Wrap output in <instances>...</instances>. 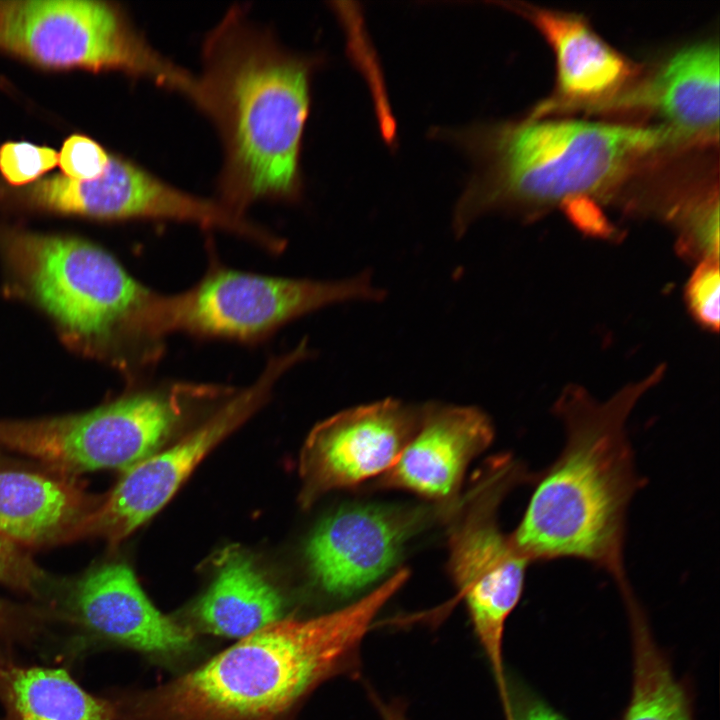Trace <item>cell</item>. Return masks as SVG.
Segmentation results:
<instances>
[{
	"label": "cell",
	"instance_id": "1",
	"mask_svg": "<svg viewBox=\"0 0 720 720\" xmlns=\"http://www.w3.org/2000/svg\"><path fill=\"white\" fill-rule=\"evenodd\" d=\"M311 57L281 46L271 32L231 8L209 32L194 104L223 146L222 205L245 216L258 201H295L310 109Z\"/></svg>",
	"mask_w": 720,
	"mask_h": 720
},
{
	"label": "cell",
	"instance_id": "2",
	"mask_svg": "<svg viewBox=\"0 0 720 720\" xmlns=\"http://www.w3.org/2000/svg\"><path fill=\"white\" fill-rule=\"evenodd\" d=\"M663 372L659 367L605 401L576 385L562 391L553 411L564 427L563 449L536 473L523 516L508 535L529 563L583 560L605 570L624 601L634 597L624 560L626 515L646 481L635 470L626 422Z\"/></svg>",
	"mask_w": 720,
	"mask_h": 720
},
{
	"label": "cell",
	"instance_id": "3",
	"mask_svg": "<svg viewBox=\"0 0 720 720\" xmlns=\"http://www.w3.org/2000/svg\"><path fill=\"white\" fill-rule=\"evenodd\" d=\"M409 577L399 570L360 599L317 617L281 619L161 689L154 720H271L322 681L354 672L376 616Z\"/></svg>",
	"mask_w": 720,
	"mask_h": 720
},
{
	"label": "cell",
	"instance_id": "4",
	"mask_svg": "<svg viewBox=\"0 0 720 720\" xmlns=\"http://www.w3.org/2000/svg\"><path fill=\"white\" fill-rule=\"evenodd\" d=\"M477 165L453 214L465 234L491 209L548 204L606 188L638 159L674 142L667 126H629L579 120L530 121L445 132Z\"/></svg>",
	"mask_w": 720,
	"mask_h": 720
},
{
	"label": "cell",
	"instance_id": "5",
	"mask_svg": "<svg viewBox=\"0 0 720 720\" xmlns=\"http://www.w3.org/2000/svg\"><path fill=\"white\" fill-rule=\"evenodd\" d=\"M384 297L368 272L343 280L261 275L212 264L191 288L154 292L139 321L144 340L162 348L172 332L199 338L257 342L288 322L324 307Z\"/></svg>",
	"mask_w": 720,
	"mask_h": 720
},
{
	"label": "cell",
	"instance_id": "6",
	"mask_svg": "<svg viewBox=\"0 0 720 720\" xmlns=\"http://www.w3.org/2000/svg\"><path fill=\"white\" fill-rule=\"evenodd\" d=\"M0 51L49 69L119 71L191 101L196 93V77L153 48L111 2L0 1Z\"/></svg>",
	"mask_w": 720,
	"mask_h": 720
},
{
	"label": "cell",
	"instance_id": "7",
	"mask_svg": "<svg viewBox=\"0 0 720 720\" xmlns=\"http://www.w3.org/2000/svg\"><path fill=\"white\" fill-rule=\"evenodd\" d=\"M535 476L511 454L492 457L470 493L456 504L449 528L448 570L467 606L503 708L509 704L503 660L505 625L521 598L530 563L501 531L498 510L513 488L533 483Z\"/></svg>",
	"mask_w": 720,
	"mask_h": 720
},
{
	"label": "cell",
	"instance_id": "8",
	"mask_svg": "<svg viewBox=\"0 0 720 720\" xmlns=\"http://www.w3.org/2000/svg\"><path fill=\"white\" fill-rule=\"evenodd\" d=\"M221 394L218 385L177 382L78 415L0 421V445L69 473L126 470L152 455L189 411Z\"/></svg>",
	"mask_w": 720,
	"mask_h": 720
},
{
	"label": "cell",
	"instance_id": "9",
	"mask_svg": "<svg viewBox=\"0 0 720 720\" xmlns=\"http://www.w3.org/2000/svg\"><path fill=\"white\" fill-rule=\"evenodd\" d=\"M9 243L33 294L63 327L89 339L134 341L148 364L137 330L154 291L80 239L16 233Z\"/></svg>",
	"mask_w": 720,
	"mask_h": 720
},
{
	"label": "cell",
	"instance_id": "10",
	"mask_svg": "<svg viewBox=\"0 0 720 720\" xmlns=\"http://www.w3.org/2000/svg\"><path fill=\"white\" fill-rule=\"evenodd\" d=\"M296 364L291 353L269 360L257 380L233 393L201 425L172 447L126 469L103 502L83 516L67 536L93 534L115 545L154 516L201 460L269 398L275 383Z\"/></svg>",
	"mask_w": 720,
	"mask_h": 720
},
{
	"label": "cell",
	"instance_id": "11",
	"mask_svg": "<svg viewBox=\"0 0 720 720\" xmlns=\"http://www.w3.org/2000/svg\"><path fill=\"white\" fill-rule=\"evenodd\" d=\"M20 199L49 211L102 219L168 220L234 233L238 217L220 202L180 190L147 169L111 154L90 180L53 175L20 188Z\"/></svg>",
	"mask_w": 720,
	"mask_h": 720
},
{
	"label": "cell",
	"instance_id": "12",
	"mask_svg": "<svg viewBox=\"0 0 720 720\" xmlns=\"http://www.w3.org/2000/svg\"><path fill=\"white\" fill-rule=\"evenodd\" d=\"M424 406L385 399L342 411L316 425L300 456V501L382 476L417 431Z\"/></svg>",
	"mask_w": 720,
	"mask_h": 720
},
{
	"label": "cell",
	"instance_id": "13",
	"mask_svg": "<svg viewBox=\"0 0 720 720\" xmlns=\"http://www.w3.org/2000/svg\"><path fill=\"white\" fill-rule=\"evenodd\" d=\"M434 514L422 506L343 507L326 517L307 543L311 575L327 593L351 596L387 574Z\"/></svg>",
	"mask_w": 720,
	"mask_h": 720
},
{
	"label": "cell",
	"instance_id": "14",
	"mask_svg": "<svg viewBox=\"0 0 720 720\" xmlns=\"http://www.w3.org/2000/svg\"><path fill=\"white\" fill-rule=\"evenodd\" d=\"M66 615L87 634L145 653L189 649L193 632L163 615L131 568L110 562L90 569L70 589Z\"/></svg>",
	"mask_w": 720,
	"mask_h": 720
},
{
	"label": "cell",
	"instance_id": "15",
	"mask_svg": "<svg viewBox=\"0 0 720 720\" xmlns=\"http://www.w3.org/2000/svg\"><path fill=\"white\" fill-rule=\"evenodd\" d=\"M493 438V425L478 408L424 405L417 431L379 486L454 504L468 465Z\"/></svg>",
	"mask_w": 720,
	"mask_h": 720
},
{
	"label": "cell",
	"instance_id": "16",
	"mask_svg": "<svg viewBox=\"0 0 720 720\" xmlns=\"http://www.w3.org/2000/svg\"><path fill=\"white\" fill-rule=\"evenodd\" d=\"M641 98L678 138L714 137L719 128V48L711 41L679 50L643 89Z\"/></svg>",
	"mask_w": 720,
	"mask_h": 720
},
{
	"label": "cell",
	"instance_id": "17",
	"mask_svg": "<svg viewBox=\"0 0 720 720\" xmlns=\"http://www.w3.org/2000/svg\"><path fill=\"white\" fill-rule=\"evenodd\" d=\"M194 608L206 632L243 639L282 619L283 599L245 554L229 551Z\"/></svg>",
	"mask_w": 720,
	"mask_h": 720
},
{
	"label": "cell",
	"instance_id": "18",
	"mask_svg": "<svg viewBox=\"0 0 720 720\" xmlns=\"http://www.w3.org/2000/svg\"><path fill=\"white\" fill-rule=\"evenodd\" d=\"M2 720H118L114 705L83 689L64 669L0 658Z\"/></svg>",
	"mask_w": 720,
	"mask_h": 720
},
{
	"label": "cell",
	"instance_id": "19",
	"mask_svg": "<svg viewBox=\"0 0 720 720\" xmlns=\"http://www.w3.org/2000/svg\"><path fill=\"white\" fill-rule=\"evenodd\" d=\"M557 59L559 87L573 97H592L615 88L629 74L623 57L580 17L531 9Z\"/></svg>",
	"mask_w": 720,
	"mask_h": 720
},
{
	"label": "cell",
	"instance_id": "20",
	"mask_svg": "<svg viewBox=\"0 0 720 720\" xmlns=\"http://www.w3.org/2000/svg\"><path fill=\"white\" fill-rule=\"evenodd\" d=\"M82 496L72 486L42 475L0 472V535L35 544L61 536L81 519Z\"/></svg>",
	"mask_w": 720,
	"mask_h": 720
},
{
	"label": "cell",
	"instance_id": "21",
	"mask_svg": "<svg viewBox=\"0 0 720 720\" xmlns=\"http://www.w3.org/2000/svg\"><path fill=\"white\" fill-rule=\"evenodd\" d=\"M632 635L631 697L622 720H693L686 690L658 648L639 605L627 609Z\"/></svg>",
	"mask_w": 720,
	"mask_h": 720
},
{
	"label": "cell",
	"instance_id": "22",
	"mask_svg": "<svg viewBox=\"0 0 720 720\" xmlns=\"http://www.w3.org/2000/svg\"><path fill=\"white\" fill-rule=\"evenodd\" d=\"M682 214V252L704 259L719 256V204L717 197H707L685 207Z\"/></svg>",
	"mask_w": 720,
	"mask_h": 720
},
{
	"label": "cell",
	"instance_id": "23",
	"mask_svg": "<svg viewBox=\"0 0 720 720\" xmlns=\"http://www.w3.org/2000/svg\"><path fill=\"white\" fill-rule=\"evenodd\" d=\"M58 163L51 147L25 141H9L0 146V173L12 186L33 183Z\"/></svg>",
	"mask_w": 720,
	"mask_h": 720
},
{
	"label": "cell",
	"instance_id": "24",
	"mask_svg": "<svg viewBox=\"0 0 720 720\" xmlns=\"http://www.w3.org/2000/svg\"><path fill=\"white\" fill-rule=\"evenodd\" d=\"M718 259H704L689 278L685 298L689 312L704 328H719V276Z\"/></svg>",
	"mask_w": 720,
	"mask_h": 720
},
{
	"label": "cell",
	"instance_id": "25",
	"mask_svg": "<svg viewBox=\"0 0 720 720\" xmlns=\"http://www.w3.org/2000/svg\"><path fill=\"white\" fill-rule=\"evenodd\" d=\"M111 154L90 137L73 134L63 142L58 153V163L65 177L90 180L103 173Z\"/></svg>",
	"mask_w": 720,
	"mask_h": 720
},
{
	"label": "cell",
	"instance_id": "26",
	"mask_svg": "<svg viewBox=\"0 0 720 720\" xmlns=\"http://www.w3.org/2000/svg\"><path fill=\"white\" fill-rule=\"evenodd\" d=\"M0 582L38 597L46 593L49 584L47 575L12 541L2 535H0Z\"/></svg>",
	"mask_w": 720,
	"mask_h": 720
},
{
	"label": "cell",
	"instance_id": "27",
	"mask_svg": "<svg viewBox=\"0 0 720 720\" xmlns=\"http://www.w3.org/2000/svg\"><path fill=\"white\" fill-rule=\"evenodd\" d=\"M510 709L505 720H566L540 697L517 689L515 694L509 691Z\"/></svg>",
	"mask_w": 720,
	"mask_h": 720
},
{
	"label": "cell",
	"instance_id": "28",
	"mask_svg": "<svg viewBox=\"0 0 720 720\" xmlns=\"http://www.w3.org/2000/svg\"><path fill=\"white\" fill-rule=\"evenodd\" d=\"M26 629L25 609L0 599V652L18 644Z\"/></svg>",
	"mask_w": 720,
	"mask_h": 720
},
{
	"label": "cell",
	"instance_id": "29",
	"mask_svg": "<svg viewBox=\"0 0 720 720\" xmlns=\"http://www.w3.org/2000/svg\"><path fill=\"white\" fill-rule=\"evenodd\" d=\"M381 720H408L402 706L395 702L379 700L375 697Z\"/></svg>",
	"mask_w": 720,
	"mask_h": 720
}]
</instances>
